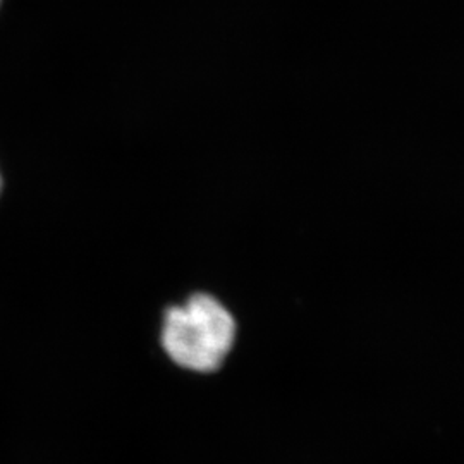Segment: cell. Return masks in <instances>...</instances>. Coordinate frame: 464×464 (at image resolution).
I'll return each instance as SVG.
<instances>
[{"label": "cell", "mask_w": 464, "mask_h": 464, "mask_svg": "<svg viewBox=\"0 0 464 464\" xmlns=\"http://www.w3.org/2000/svg\"><path fill=\"white\" fill-rule=\"evenodd\" d=\"M236 339L231 312L208 295H195L184 306L167 310L162 346L176 365L191 372H216Z\"/></svg>", "instance_id": "cell-1"}, {"label": "cell", "mask_w": 464, "mask_h": 464, "mask_svg": "<svg viewBox=\"0 0 464 464\" xmlns=\"http://www.w3.org/2000/svg\"><path fill=\"white\" fill-rule=\"evenodd\" d=\"M0 186H2V179H0Z\"/></svg>", "instance_id": "cell-2"}]
</instances>
